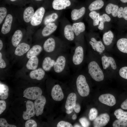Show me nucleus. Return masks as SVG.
<instances>
[{
    "mask_svg": "<svg viewBox=\"0 0 127 127\" xmlns=\"http://www.w3.org/2000/svg\"><path fill=\"white\" fill-rule=\"evenodd\" d=\"M56 57L48 55L44 58L42 61V68L45 71H48L52 69Z\"/></svg>",
    "mask_w": 127,
    "mask_h": 127,
    "instance_id": "12",
    "label": "nucleus"
},
{
    "mask_svg": "<svg viewBox=\"0 0 127 127\" xmlns=\"http://www.w3.org/2000/svg\"><path fill=\"white\" fill-rule=\"evenodd\" d=\"M114 127H126L127 126V121L122 119L115 120L113 123Z\"/></svg>",
    "mask_w": 127,
    "mask_h": 127,
    "instance_id": "39",
    "label": "nucleus"
},
{
    "mask_svg": "<svg viewBox=\"0 0 127 127\" xmlns=\"http://www.w3.org/2000/svg\"><path fill=\"white\" fill-rule=\"evenodd\" d=\"M89 16L93 20L94 26L98 25L99 23V14L96 12L93 11L89 14Z\"/></svg>",
    "mask_w": 127,
    "mask_h": 127,
    "instance_id": "37",
    "label": "nucleus"
},
{
    "mask_svg": "<svg viewBox=\"0 0 127 127\" xmlns=\"http://www.w3.org/2000/svg\"><path fill=\"white\" fill-rule=\"evenodd\" d=\"M102 66L104 69H106L111 65L112 69L115 70L117 68L114 59L111 57L106 56H103L101 58Z\"/></svg>",
    "mask_w": 127,
    "mask_h": 127,
    "instance_id": "16",
    "label": "nucleus"
},
{
    "mask_svg": "<svg viewBox=\"0 0 127 127\" xmlns=\"http://www.w3.org/2000/svg\"><path fill=\"white\" fill-rule=\"evenodd\" d=\"M58 16L56 13H53L46 16L44 21V24L45 25L50 23H52L56 20L58 18Z\"/></svg>",
    "mask_w": 127,
    "mask_h": 127,
    "instance_id": "36",
    "label": "nucleus"
},
{
    "mask_svg": "<svg viewBox=\"0 0 127 127\" xmlns=\"http://www.w3.org/2000/svg\"><path fill=\"white\" fill-rule=\"evenodd\" d=\"M76 84L78 92L82 97L88 96L90 88L85 76L82 74L79 75L76 78Z\"/></svg>",
    "mask_w": 127,
    "mask_h": 127,
    "instance_id": "5",
    "label": "nucleus"
},
{
    "mask_svg": "<svg viewBox=\"0 0 127 127\" xmlns=\"http://www.w3.org/2000/svg\"><path fill=\"white\" fill-rule=\"evenodd\" d=\"M74 127H81L78 124H76L74 126Z\"/></svg>",
    "mask_w": 127,
    "mask_h": 127,
    "instance_id": "55",
    "label": "nucleus"
},
{
    "mask_svg": "<svg viewBox=\"0 0 127 127\" xmlns=\"http://www.w3.org/2000/svg\"><path fill=\"white\" fill-rule=\"evenodd\" d=\"M30 46L27 44L23 42L19 44L16 47L15 52V55L20 56L27 52L30 49Z\"/></svg>",
    "mask_w": 127,
    "mask_h": 127,
    "instance_id": "17",
    "label": "nucleus"
},
{
    "mask_svg": "<svg viewBox=\"0 0 127 127\" xmlns=\"http://www.w3.org/2000/svg\"><path fill=\"white\" fill-rule=\"evenodd\" d=\"M76 118L77 116L75 114L72 116V119L74 120H75L76 119Z\"/></svg>",
    "mask_w": 127,
    "mask_h": 127,
    "instance_id": "53",
    "label": "nucleus"
},
{
    "mask_svg": "<svg viewBox=\"0 0 127 127\" xmlns=\"http://www.w3.org/2000/svg\"><path fill=\"white\" fill-rule=\"evenodd\" d=\"M77 96L74 93H71L68 95L65 105V108L68 110L73 108L76 104Z\"/></svg>",
    "mask_w": 127,
    "mask_h": 127,
    "instance_id": "21",
    "label": "nucleus"
},
{
    "mask_svg": "<svg viewBox=\"0 0 127 127\" xmlns=\"http://www.w3.org/2000/svg\"><path fill=\"white\" fill-rule=\"evenodd\" d=\"M46 102V98L43 95H41L36 99L34 103V106L36 109L35 114L36 116H38L43 113Z\"/></svg>",
    "mask_w": 127,
    "mask_h": 127,
    "instance_id": "8",
    "label": "nucleus"
},
{
    "mask_svg": "<svg viewBox=\"0 0 127 127\" xmlns=\"http://www.w3.org/2000/svg\"><path fill=\"white\" fill-rule=\"evenodd\" d=\"M45 74V71L42 68H39L31 71L29 76L32 79L39 80L44 78Z\"/></svg>",
    "mask_w": 127,
    "mask_h": 127,
    "instance_id": "22",
    "label": "nucleus"
},
{
    "mask_svg": "<svg viewBox=\"0 0 127 127\" xmlns=\"http://www.w3.org/2000/svg\"><path fill=\"white\" fill-rule=\"evenodd\" d=\"M10 1L12 2H14L15 1L17 0H9Z\"/></svg>",
    "mask_w": 127,
    "mask_h": 127,
    "instance_id": "56",
    "label": "nucleus"
},
{
    "mask_svg": "<svg viewBox=\"0 0 127 127\" xmlns=\"http://www.w3.org/2000/svg\"><path fill=\"white\" fill-rule=\"evenodd\" d=\"M45 10L43 7L38 8L35 12L30 21L31 24L33 26H36L41 23L44 16Z\"/></svg>",
    "mask_w": 127,
    "mask_h": 127,
    "instance_id": "7",
    "label": "nucleus"
},
{
    "mask_svg": "<svg viewBox=\"0 0 127 127\" xmlns=\"http://www.w3.org/2000/svg\"><path fill=\"white\" fill-rule=\"evenodd\" d=\"M89 43L93 50L99 53L102 52L105 49V47L102 42L97 41L93 37L91 38Z\"/></svg>",
    "mask_w": 127,
    "mask_h": 127,
    "instance_id": "20",
    "label": "nucleus"
},
{
    "mask_svg": "<svg viewBox=\"0 0 127 127\" xmlns=\"http://www.w3.org/2000/svg\"><path fill=\"white\" fill-rule=\"evenodd\" d=\"M43 50V47L40 45H35L30 49L27 52L26 57L28 59H29L32 56H37Z\"/></svg>",
    "mask_w": 127,
    "mask_h": 127,
    "instance_id": "23",
    "label": "nucleus"
},
{
    "mask_svg": "<svg viewBox=\"0 0 127 127\" xmlns=\"http://www.w3.org/2000/svg\"><path fill=\"white\" fill-rule=\"evenodd\" d=\"M117 16L119 18H123L127 20V7H125L124 8L122 7L120 8L119 9Z\"/></svg>",
    "mask_w": 127,
    "mask_h": 127,
    "instance_id": "38",
    "label": "nucleus"
},
{
    "mask_svg": "<svg viewBox=\"0 0 127 127\" xmlns=\"http://www.w3.org/2000/svg\"><path fill=\"white\" fill-rule=\"evenodd\" d=\"M88 73L95 81H100L104 78L103 73L97 63L95 61H90L88 65Z\"/></svg>",
    "mask_w": 127,
    "mask_h": 127,
    "instance_id": "4",
    "label": "nucleus"
},
{
    "mask_svg": "<svg viewBox=\"0 0 127 127\" xmlns=\"http://www.w3.org/2000/svg\"><path fill=\"white\" fill-rule=\"evenodd\" d=\"M0 126L1 127H16L15 125L8 123L6 120L3 118L0 119Z\"/></svg>",
    "mask_w": 127,
    "mask_h": 127,
    "instance_id": "43",
    "label": "nucleus"
},
{
    "mask_svg": "<svg viewBox=\"0 0 127 127\" xmlns=\"http://www.w3.org/2000/svg\"><path fill=\"white\" fill-rule=\"evenodd\" d=\"M121 107L123 109L127 110V99L121 104Z\"/></svg>",
    "mask_w": 127,
    "mask_h": 127,
    "instance_id": "50",
    "label": "nucleus"
},
{
    "mask_svg": "<svg viewBox=\"0 0 127 127\" xmlns=\"http://www.w3.org/2000/svg\"><path fill=\"white\" fill-rule=\"evenodd\" d=\"M85 8L82 7L79 9H74L71 13V17L72 20H76L81 17L85 14Z\"/></svg>",
    "mask_w": 127,
    "mask_h": 127,
    "instance_id": "25",
    "label": "nucleus"
},
{
    "mask_svg": "<svg viewBox=\"0 0 127 127\" xmlns=\"http://www.w3.org/2000/svg\"><path fill=\"white\" fill-rule=\"evenodd\" d=\"M84 58L83 48L81 46L76 44L75 46L70 50V52L69 60L71 70L76 71L79 70Z\"/></svg>",
    "mask_w": 127,
    "mask_h": 127,
    "instance_id": "2",
    "label": "nucleus"
},
{
    "mask_svg": "<svg viewBox=\"0 0 127 127\" xmlns=\"http://www.w3.org/2000/svg\"><path fill=\"white\" fill-rule=\"evenodd\" d=\"M7 10L5 7H0V24L2 23L4 18L6 16Z\"/></svg>",
    "mask_w": 127,
    "mask_h": 127,
    "instance_id": "41",
    "label": "nucleus"
},
{
    "mask_svg": "<svg viewBox=\"0 0 127 127\" xmlns=\"http://www.w3.org/2000/svg\"><path fill=\"white\" fill-rule=\"evenodd\" d=\"M119 9V7L118 5L111 3H109L107 5L105 11L107 14H110L111 13L113 16L116 17L117 16Z\"/></svg>",
    "mask_w": 127,
    "mask_h": 127,
    "instance_id": "29",
    "label": "nucleus"
},
{
    "mask_svg": "<svg viewBox=\"0 0 127 127\" xmlns=\"http://www.w3.org/2000/svg\"><path fill=\"white\" fill-rule=\"evenodd\" d=\"M69 55L70 52L68 50L60 53L56 56L52 69L55 73L60 74L67 72L71 70Z\"/></svg>",
    "mask_w": 127,
    "mask_h": 127,
    "instance_id": "3",
    "label": "nucleus"
},
{
    "mask_svg": "<svg viewBox=\"0 0 127 127\" xmlns=\"http://www.w3.org/2000/svg\"><path fill=\"white\" fill-rule=\"evenodd\" d=\"M99 101L102 103L107 105L112 106L116 103V101L114 96L111 94H102L99 98Z\"/></svg>",
    "mask_w": 127,
    "mask_h": 127,
    "instance_id": "11",
    "label": "nucleus"
},
{
    "mask_svg": "<svg viewBox=\"0 0 127 127\" xmlns=\"http://www.w3.org/2000/svg\"><path fill=\"white\" fill-rule=\"evenodd\" d=\"M64 35L65 39L68 41H72L74 40L75 35L72 29V25L68 24L65 27Z\"/></svg>",
    "mask_w": 127,
    "mask_h": 127,
    "instance_id": "19",
    "label": "nucleus"
},
{
    "mask_svg": "<svg viewBox=\"0 0 127 127\" xmlns=\"http://www.w3.org/2000/svg\"><path fill=\"white\" fill-rule=\"evenodd\" d=\"M3 43L2 40H0V50H1L2 48L3 47Z\"/></svg>",
    "mask_w": 127,
    "mask_h": 127,
    "instance_id": "52",
    "label": "nucleus"
},
{
    "mask_svg": "<svg viewBox=\"0 0 127 127\" xmlns=\"http://www.w3.org/2000/svg\"><path fill=\"white\" fill-rule=\"evenodd\" d=\"M37 124L36 121L32 119H29L25 123L26 127H36Z\"/></svg>",
    "mask_w": 127,
    "mask_h": 127,
    "instance_id": "44",
    "label": "nucleus"
},
{
    "mask_svg": "<svg viewBox=\"0 0 127 127\" xmlns=\"http://www.w3.org/2000/svg\"><path fill=\"white\" fill-rule=\"evenodd\" d=\"M110 117L107 113L102 114L94 120L93 124L95 127H102L106 125L109 121Z\"/></svg>",
    "mask_w": 127,
    "mask_h": 127,
    "instance_id": "9",
    "label": "nucleus"
},
{
    "mask_svg": "<svg viewBox=\"0 0 127 127\" xmlns=\"http://www.w3.org/2000/svg\"><path fill=\"white\" fill-rule=\"evenodd\" d=\"M57 127H72L73 126L70 123L64 121H61L58 123Z\"/></svg>",
    "mask_w": 127,
    "mask_h": 127,
    "instance_id": "46",
    "label": "nucleus"
},
{
    "mask_svg": "<svg viewBox=\"0 0 127 127\" xmlns=\"http://www.w3.org/2000/svg\"><path fill=\"white\" fill-rule=\"evenodd\" d=\"M57 28V26L54 23H50L46 25L43 29L41 34L44 37L49 36L55 32Z\"/></svg>",
    "mask_w": 127,
    "mask_h": 127,
    "instance_id": "18",
    "label": "nucleus"
},
{
    "mask_svg": "<svg viewBox=\"0 0 127 127\" xmlns=\"http://www.w3.org/2000/svg\"><path fill=\"white\" fill-rule=\"evenodd\" d=\"M120 76L122 78L127 79V67H125L121 68L119 71Z\"/></svg>",
    "mask_w": 127,
    "mask_h": 127,
    "instance_id": "42",
    "label": "nucleus"
},
{
    "mask_svg": "<svg viewBox=\"0 0 127 127\" xmlns=\"http://www.w3.org/2000/svg\"><path fill=\"white\" fill-rule=\"evenodd\" d=\"M73 109V108H72L66 110V112L67 114H69L72 112Z\"/></svg>",
    "mask_w": 127,
    "mask_h": 127,
    "instance_id": "51",
    "label": "nucleus"
},
{
    "mask_svg": "<svg viewBox=\"0 0 127 127\" xmlns=\"http://www.w3.org/2000/svg\"><path fill=\"white\" fill-rule=\"evenodd\" d=\"M33 8L31 6L28 7L24 10L23 14V18L24 21L26 23L30 22L34 13Z\"/></svg>",
    "mask_w": 127,
    "mask_h": 127,
    "instance_id": "26",
    "label": "nucleus"
},
{
    "mask_svg": "<svg viewBox=\"0 0 127 127\" xmlns=\"http://www.w3.org/2000/svg\"><path fill=\"white\" fill-rule=\"evenodd\" d=\"M114 115L118 119L127 121V112L124 111L121 109L116 110L114 112Z\"/></svg>",
    "mask_w": 127,
    "mask_h": 127,
    "instance_id": "34",
    "label": "nucleus"
},
{
    "mask_svg": "<svg viewBox=\"0 0 127 127\" xmlns=\"http://www.w3.org/2000/svg\"><path fill=\"white\" fill-rule=\"evenodd\" d=\"M13 20V17L10 14L6 16L1 29V32L4 34H7L11 29Z\"/></svg>",
    "mask_w": 127,
    "mask_h": 127,
    "instance_id": "15",
    "label": "nucleus"
},
{
    "mask_svg": "<svg viewBox=\"0 0 127 127\" xmlns=\"http://www.w3.org/2000/svg\"><path fill=\"white\" fill-rule=\"evenodd\" d=\"M98 114L97 110L95 108H91L89 114V119L91 121L94 120L97 117Z\"/></svg>",
    "mask_w": 127,
    "mask_h": 127,
    "instance_id": "40",
    "label": "nucleus"
},
{
    "mask_svg": "<svg viewBox=\"0 0 127 127\" xmlns=\"http://www.w3.org/2000/svg\"><path fill=\"white\" fill-rule=\"evenodd\" d=\"M114 38V35L111 31L105 33L103 35V40L104 44L109 45L112 43Z\"/></svg>",
    "mask_w": 127,
    "mask_h": 127,
    "instance_id": "33",
    "label": "nucleus"
},
{
    "mask_svg": "<svg viewBox=\"0 0 127 127\" xmlns=\"http://www.w3.org/2000/svg\"><path fill=\"white\" fill-rule=\"evenodd\" d=\"M72 29L75 36H77L84 31L85 27L83 22H80L74 23L72 25Z\"/></svg>",
    "mask_w": 127,
    "mask_h": 127,
    "instance_id": "28",
    "label": "nucleus"
},
{
    "mask_svg": "<svg viewBox=\"0 0 127 127\" xmlns=\"http://www.w3.org/2000/svg\"><path fill=\"white\" fill-rule=\"evenodd\" d=\"M42 91L40 88L37 87L28 88L23 92L24 96L28 99L35 100L41 96Z\"/></svg>",
    "mask_w": 127,
    "mask_h": 127,
    "instance_id": "6",
    "label": "nucleus"
},
{
    "mask_svg": "<svg viewBox=\"0 0 127 127\" xmlns=\"http://www.w3.org/2000/svg\"><path fill=\"white\" fill-rule=\"evenodd\" d=\"M52 4V7L55 10H61L70 6L71 2L69 0H54Z\"/></svg>",
    "mask_w": 127,
    "mask_h": 127,
    "instance_id": "14",
    "label": "nucleus"
},
{
    "mask_svg": "<svg viewBox=\"0 0 127 127\" xmlns=\"http://www.w3.org/2000/svg\"><path fill=\"white\" fill-rule=\"evenodd\" d=\"M36 1H41V0H35Z\"/></svg>",
    "mask_w": 127,
    "mask_h": 127,
    "instance_id": "57",
    "label": "nucleus"
},
{
    "mask_svg": "<svg viewBox=\"0 0 127 127\" xmlns=\"http://www.w3.org/2000/svg\"><path fill=\"white\" fill-rule=\"evenodd\" d=\"M23 34L21 31L20 30L16 31L13 34L11 39L12 43L14 47H17L21 40Z\"/></svg>",
    "mask_w": 127,
    "mask_h": 127,
    "instance_id": "27",
    "label": "nucleus"
},
{
    "mask_svg": "<svg viewBox=\"0 0 127 127\" xmlns=\"http://www.w3.org/2000/svg\"><path fill=\"white\" fill-rule=\"evenodd\" d=\"M6 64L4 60L2 58V54L0 52V68H4L6 66Z\"/></svg>",
    "mask_w": 127,
    "mask_h": 127,
    "instance_id": "48",
    "label": "nucleus"
},
{
    "mask_svg": "<svg viewBox=\"0 0 127 127\" xmlns=\"http://www.w3.org/2000/svg\"><path fill=\"white\" fill-rule=\"evenodd\" d=\"M120 1L123 3H126L127 2V0H120Z\"/></svg>",
    "mask_w": 127,
    "mask_h": 127,
    "instance_id": "54",
    "label": "nucleus"
},
{
    "mask_svg": "<svg viewBox=\"0 0 127 127\" xmlns=\"http://www.w3.org/2000/svg\"><path fill=\"white\" fill-rule=\"evenodd\" d=\"M104 3L102 0H96L89 5L88 8L91 11L100 9L103 6Z\"/></svg>",
    "mask_w": 127,
    "mask_h": 127,
    "instance_id": "32",
    "label": "nucleus"
},
{
    "mask_svg": "<svg viewBox=\"0 0 127 127\" xmlns=\"http://www.w3.org/2000/svg\"><path fill=\"white\" fill-rule=\"evenodd\" d=\"M39 59L36 56H34L30 58L27 61L26 66L28 69L34 70L36 69L39 64Z\"/></svg>",
    "mask_w": 127,
    "mask_h": 127,
    "instance_id": "24",
    "label": "nucleus"
},
{
    "mask_svg": "<svg viewBox=\"0 0 127 127\" xmlns=\"http://www.w3.org/2000/svg\"><path fill=\"white\" fill-rule=\"evenodd\" d=\"M117 46L121 52L127 53V39L122 38L118 40Z\"/></svg>",
    "mask_w": 127,
    "mask_h": 127,
    "instance_id": "30",
    "label": "nucleus"
},
{
    "mask_svg": "<svg viewBox=\"0 0 127 127\" xmlns=\"http://www.w3.org/2000/svg\"><path fill=\"white\" fill-rule=\"evenodd\" d=\"M6 107V103L4 100L0 101V114H2L5 110Z\"/></svg>",
    "mask_w": 127,
    "mask_h": 127,
    "instance_id": "47",
    "label": "nucleus"
},
{
    "mask_svg": "<svg viewBox=\"0 0 127 127\" xmlns=\"http://www.w3.org/2000/svg\"><path fill=\"white\" fill-rule=\"evenodd\" d=\"M53 99L55 100L60 101L64 97V95L60 86L58 84L55 85L53 87L51 92Z\"/></svg>",
    "mask_w": 127,
    "mask_h": 127,
    "instance_id": "13",
    "label": "nucleus"
},
{
    "mask_svg": "<svg viewBox=\"0 0 127 127\" xmlns=\"http://www.w3.org/2000/svg\"><path fill=\"white\" fill-rule=\"evenodd\" d=\"M9 88L6 84L0 83V99L2 100L6 99L8 96Z\"/></svg>",
    "mask_w": 127,
    "mask_h": 127,
    "instance_id": "31",
    "label": "nucleus"
},
{
    "mask_svg": "<svg viewBox=\"0 0 127 127\" xmlns=\"http://www.w3.org/2000/svg\"><path fill=\"white\" fill-rule=\"evenodd\" d=\"M73 109L75 112L78 113L80 110V106L79 104H76Z\"/></svg>",
    "mask_w": 127,
    "mask_h": 127,
    "instance_id": "49",
    "label": "nucleus"
},
{
    "mask_svg": "<svg viewBox=\"0 0 127 127\" xmlns=\"http://www.w3.org/2000/svg\"><path fill=\"white\" fill-rule=\"evenodd\" d=\"M111 20L110 17L106 14H104L100 16L99 19L100 23L98 26V28L100 30H103L104 28V24L105 22H109Z\"/></svg>",
    "mask_w": 127,
    "mask_h": 127,
    "instance_id": "35",
    "label": "nucleus"
},
{
    "mask_svg": "<svg viewBox=\"0 0 127 127\" xmlns=\"http://www.w3.org/2000/svg\"><path fill=\"white\" fill-rule=\"evenodd\" d=\"M43 49L48 55L56 57L60 53L69 50L68 46L58 38L50 37L44 42Z\"/></svg>",
    "mask_w": 127,
    "mask_h": 127,
    "instance_id": "1",
    "label": "nucleus"
},
{
    "mask_svg": "<svg viewBox=\"0 0 127 127\" xmlns=\"http://www.w3.org/2000/svg\"><path fill=\"white\" fill-rule=\"evenodd\" d=\"M26 110L25 111L23 112V118L24 120L30 119L35 115L34 103L30 100H28L26 104Z\"/></svg>",
    "mask_w": 127,
    "mask_h": 127,
    "instance_id": "10",
    "label": "nucleus"
},
{
    "mask_svg": "<svg viewBox=\"0 0 127 127\" xmlns=\"http://www.w3.org/2000/svg\"><path fill=\"white\" fill-rule=\"evenodd\" d=\"M79 121L83 127H88L90 124L89 121L85 117H82L80 118L79 119Z\"/></svg>",
    "mask_w": 127,
    "mask_h": 127,
    "instance_id": "45",
    "label": "nucleus"
}]
</instances>
